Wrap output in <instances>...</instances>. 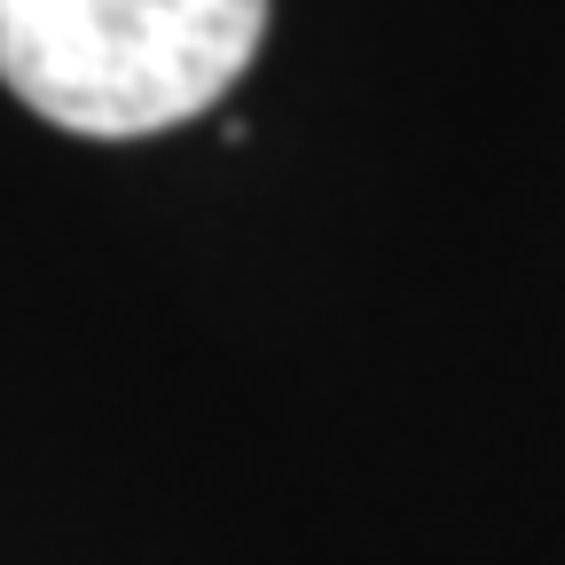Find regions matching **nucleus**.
Here are the masks:
<instances>
[{
    "label": "nucleus",
    "instance_id": "nucleus-1",
    "mask_svg": "<svg viewBox=\"0 0 565 565\" xmlns=\"http://www.w3.org/2000/svg\"><path fill=\"white\" fill-rule=\"evenodd\" d=\"M259 32L267 0H0V87L63 134L141 141L221 103Z\"/></svg>",
    "mask_w": 565,
    "mask_h": 565
}]
</instances>
